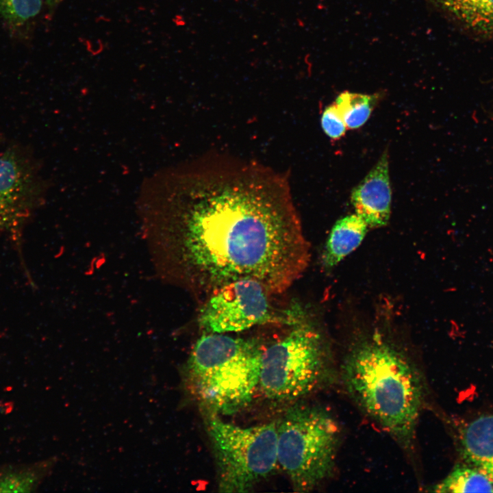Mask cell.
<instances>
[{"label": "cell", "instance_id": "1", "mask_svg": "<svg viewBox=\"0 0 493 493\" xmlns=\"http://www.w3.org/2000/svg\"><path fill=\"white\" fill-rule=\"evenodd\" d=\"M137 207L160 277L199 295L242 279L281 294L309 262L287 176L253 160L212 155L160 170Z\"/></svg>", "mask_w": 493, "mask_h": 493}, {"label": "cell", "instance_id": "2", "mask_svg": "<svg viewBox=\"0 0 493 493\" xmlns=\"http://www.w3.org/2000/svg\"><path fill=\"white\" fill-rule=\"evenodd\" d=\"M357 405L403 448L411 450L425 401L424 379L399 346L380 333L356 341L341 367Z\"/></svg>", "mask_w": 493, "mask_h": 493}, {"label": "cell", "instance_id": "3", "mask_svg": "<svg viewBox=\"0 0 493 493\" xmlns=\"http://www.w3.org/2000/svg\"><path fill=\"white\" fill-rule=\"evenodd\" d=\"M262 351L254 340L208 333L192 349L188 378L210 408L236 413L251 402L259 387Z\"/></svg>", "mask_w": 493, "mask_h": 493}, {"label": "cell", "instance_id": "4", "mask_svg": "<svg viewBox=\"0 0 493 493\" xmlns=\"http://www.w3.org/2000/svg\"><path fill=\"white\" fill-rule=\"evenodd\" d=\"M277 461L294 491H312L333 472L340 427L327 410L296 405L277 425Z\"/></svg>", "mask_w": 493, "mask_h": 493}, {"label": "cell", "instance_id": "5", "mask_svg": "<svg viewBox=\"0 0 493 493\" xmlns=\"http://www.w3.org/2000/svg\"><path fill=\"white\" fill-rule=\"evenodd\" d=\"M284 338L263 349L259 387L267 398L292 401L329 377L331 350L322 331L304 315Z\"/></svg>", "mask_w": 493, "mask_h": 493}, {"label": "cell", "instance_id": "6", "mask_svg": "<svg viewBox=\"0 0 493 493\" xmlns=\"http://www.w3.org/2000/svg\"><path fill=\"white\" fill-rule=\"evenodd\" d=\"M219 491L246 492L278 464L277 425L242 427L211 415L207 422Z\"/></svg>", "mask_w": 493, "mask_h": 493}, {"label": "cell", "instance_id": "7", "mask_svg": "<svg viewBox=\"0 0 493 493\" xmlns=\"http://www.w3.org/2000/svg\"><path fill=\"white\" fill-rule=\"evenodd\" d=\"M270 294L259 281L242 279L214 291L199 316L200 327L207 333L240 332L266 323L293 325L303 315L293 311L278 316L268 299Z\"/></svg>", "mask_w": 493, "mask_h": 493}, {"label": "cell", "instance_id": "8", "mask_svg": "<svg viewBox=\"0 0 493 493\" xmlns=\"http://www.w3.org/2000/svg\"><path fill=\"white\" fill-rule=\"evenodd\" d=\"M47 186L38 165L16 147L0 153V231L23 225L42 203Z\"/></svg>", "mask_w": 493, "mask_h": 493}, {"label": "cell", "instance_id": "9", "mask_svg": "<svg viewBox=\"0 0 493 493\" xmlns=\"http://www.w3.org/2000/svg\"><path fill=\"white\" fill-rule=\"evenodd\" d=\"M388 166V153L385 150L351 192V201L356 214L370 228L385 226L390 217L392 191Z\"/></svg>", "mask_w": 493, "mask_h": 493}, {"label": "cell", "instance_id": "10", "mask_svg": "<svg viewBox=\"0 0 493 493\" xmlns=\"http://www.w3.org/2000/svg\"><path fill=\"white\" fill-rule=\"evenodd\" d=\"M460 449L466 464L493 481V414H483L464 427Z\"/></svg>", "mask_w": 493, "mask_h": 493}, {"label": "cell", "instance_id": "11", "mask_svg": "<svg viewBox=\"0 0 493 493\" xmlns=\"http://www.w3.org/2000/svg\"><path fill=\"white\" fill-rule=\"evenodd\" d=\"M368 227L357 214L339 219L333 226L323 250L321 259L324 268H333L356 249L364 240Z\"/></svg>", "mask_w": 493, "mask_h": 493}, {"label": "cell", "instance_id": "12", "mask_svg": "<svg viewBox=\"0 0 493 493\" xmlns=\"http://www.w3.org/2000/svg\"><path fill=\"white\" fill-rule=\"evenodd\" d=\"M431 1L470 31L493 36V0Z\"/></svg>", "mask_w": 493, "mask_h": 493}, {"label": "cell", "instance_id": "13", "mask_svg": "<svg viewBox=\"0 0 493 493\" xmlns=\"http://www.w3.org/2000/svg\"><path fill=\"white\" fill-rule=\"evenodd\" d=\"M55 458L29 464H7L0 467V492L36 491L49 474Z\"/></svg>", "mask_w": 493, "mask_h": 493}, {"label": "cell", "instance_id": "14", "mask_svg": "<svg viewBox=\"0 0 493 493\" xmlns=\"http://www.w3.org/2000/svg\"><path fill=\"white\" fill-rule=\"evenodd\" d=\"M436 492H493V481L468 464L456 466L442 481L433 486Z\"/></svg>", "mask_w": 493, "mask_h": 493}, {"label": "cell", "instance_id": "15", "mask_svg": "<svg viewBox=\"0 0 493 493\" xmlns=\"http://www.w3.org/2000/svg\"><path fill=\"white\" fill-rule=\"evenodd\" d=\"M379 99V94L344 91L337 97L334 103L347 128L353 129L362 127L368 120Z\"/></svg>", "mask_w": 493, "mask_h": 493}, {"label": "cell", "instance_id": "16", "mask_svg": "<svg viewBox=\"0 0 493 493\" xmlns=\"http://www.w3.org/2000/svg\"><path fill=\"white\" fill-rule=\"evenodd\" d=\"M42 0H0V14L13 25H22L40 11Z\"/></svg>", "mask_w": 493, "mask_h": 493}, {"label": "cell", "instance_id": "17", "mask_svg": "<svg viewBox=\"0 0 493 493\" xmlns=\"http://www.w3.org/2000/svg\"><path fill=\"white\" fill-rule=\"evenodd\" d=\"M323 131L329 138L338 140L346 133L347 127L335 103L327 106L320 118Z\"/></svg>", "mask_w": 493, "mask_h": 493}, {"label": "cell", "instance_id": "18", "mask_svg": "<svg viewBox=\"0 0 493 493\" xmlns=\"http://www.w3.org/2000/svg\"><path fill=\"white\" fill-rule=\"evenodd\" d=\"M61 0H46L47 3L50 5H54L58 3Z\"/></svg>", "mask_w": 493, "mask_h": 493}]
</instances>
